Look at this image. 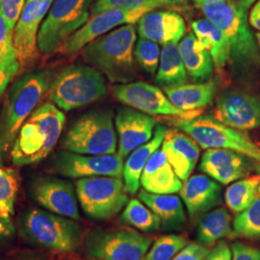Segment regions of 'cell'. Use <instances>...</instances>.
I'll return each mask as SVG.
<instances>
[{"instance_id": "cell-3", "label": "cell", "mask_w": 260, "mask_h": 260, "mask_svg": "<svg viewBox=\"0 0 260 260\" xmlns=\"http://www.w3.org/2000/svg\"><path fill=\"white\" fill-rule=\"evenodd\" d=\"M65 122V115L56 105H41L19 129L11 151L13 164L26 166L47 158L60 138Z\"/></svg>"}, {"instance_id": "cell-45", "label": "cell", "mask_w": 260, "mask_h": 260, "mask_svg": "<svg viewBox=\"0 0 260 260\" xmlns=\"http://www.w3.org/2000/svg\"><path fill=\"white\" fill-rule=\"evenodd\" d=\"M249 22L251 26L260 32V0L254 4L249 16Z\"/></svg>"}, {"instance_id": "cell-42", "label": "cell", "mask_w": 260, "mask_h": 260, "mask_svg": "<svg viewBox=\"0 0 260 260\" xmlns=\"http://www.w3.org/2000/svg\"><path fill=\"white\" fill-rule=\"evenodd\" d=\"M16 226L11 218L0 215V250L9 246L15 239Z\"/></svg>"}, {"instance_id": "cell-2", "label": "cell", "mask_w": 260, "mask_h": 260, "mask_svg": "<svg viewBox=\"0 0 260 260\" xmlns=\"http://www.w3.org/2000/svg\"><path fill=\"white\" fill-rule=\"evenodd\" d=\"M198 7L226 38L232 65L238 70H248L259 64V47L249 27L248 14L233 0L206 1Z\"/></svg>"}, {"instance_id": "cell-5", "label": "cell", "mask_w": 260, "mask_h": 260, "mask_svg": "<svg viewBox=\"0 0 260 260\" xmlns=\"http://www.w3.org/2000/svg\"><path fill=\"white\" fill-rule=\"evenodd\" d=\"M49 89V99L65 111L96 102L107 92L103 74L93 67L81 64L67 67Z\"/></svg>"}, {"instance_id": "cell-48", "label": "cell", "mask_w": 260, "mask_h": 260, "mask_svg": "<svg viewBox=\"0 0 260 260\" xmlns=\"http://www.w3.org/2000/svg\"><path fill=\"white\" fill-rule=\"evenodd\" d=\"M256 0H234V2L236 3V5L240 8V9L248 14V10L250 9L251 5L255 2Z\"/></svg>"}, {"instance_id": "cell-21", "label": "cell", "mask_w": 260, "mask_h": 260, "mask_svg": "<svg viewBox=\"0 0 260 260\" xmlns=\"http://www.w3.org/2000/svg\"><path fill=\"white\" fill-rule=\"evenodd\" d=\"M185 22L173 11H149L138 21L140 38L161 45L177 44L185 35Z\"/></svg>"}, {"instance_id": "cell-50", "label": "cell", "mask_w": 260, "mask_h": 260, "mask_svg": "<svg viewBox=\"0 0 260 260\" xmlns=\"http://www.w3.org/2000/svg\"><path fill=\"white\" fill-rule=\"evenodd\" d=\"M206 1H211V0H194V2H195L196 6H197V7H198V6H200L201 4L205 3Z\"/></svg>"}, {"instance_id": "cell-43", "label": "cell", "mask_w": 260, "mask_h": 260, "mask_svg": "<svg viewBox=\"0 0 260 260\" xmlns=\"http://www.w3.org/2000/svg\"><path fill=\"white\" fill-rule=\"evenodd\" d=\"M232 249L225 242L220 241L210 250L205 260H232Z\"/></svg>"}, {"instance_id": "cell-11", "label": "cell", "mask_w": 260, "mask_h": 260, "mask_svg": "<svg viewBox=\"0 0 260 260\" xmlns=\"http://www.w3.org/2000/svg\"><path fill=\"white\" fill-rule=\"evenodd\" d=\"M94 0H55L40 27L38 47L43 54L59 50L66 40L89 19Z\"/></svg>"}, {"instance_id": "cell-10", "label": "cell", "mask_w": 260, "mask_h": 260, "mask_svg": "<svg viewBox=\"0 0 260 260\" xmlns=\"http://www.w3.org/2000/svg\"><path fill=\"white\" fill-rule=\"evenodd\" d=\"M121 177H91L76 181V195L85 214L104 221L120 213L128 203Z\"/></svg>"}, {"instance_id": "cell-30", "label": "cell", "mask_w": 260, "mask_h": 260, "mask_svg": "<svg viewBox=\"0 0 260 260\" xmlns=\"http://www.w3.org/2000/svg\"><path fill=\"white\" fill-rule=\"evenodd\" d=\"M187 72L177 44H166L161 49L155 83L167 88L185 84Z\"/></svg>"}, {"instance_id": "cell-16", "label": "cell", "mask_w": 260, "mask_h": 260, "mask_svg": "<svg viewBox=\"0 0 260 260\" xmlns=\"http://www.w3.org/2000/svg\"><path fill=\"white\" fill-rule=\"evenodd\" d=\"M216 119L237 130L260 126V96L241 91H229L218 100Z\"/></svg>"}, {"instance_id": "cell-17", "label": "cell", "mask_w": 260, "mask_h": 260, "mask_svg": "<svg viewBox=\"0 0 260 260\" xmlns=\"http://www.w3.org/2000/svg\"><path fill=\"white\" fill-rule=\"evenodd\" d=\"M53 0H27L14 29L13 43L20 66L30 63L38 55V29Z\"/></svg>"}, {"instance_id": "cell-14", "label": "cell", "mask_w": 260, "mask_h": 260, "mask_svg": "<svg viewBox=\"0 0 260 260\" xmlns=\"http://www.w3.org/2000/svg\"><path fill=\"white\" fill-rule=\"evenodd\" d=\"M149 11V8L135 10H108L93 16L83 26L64 42L59 51L66 55H75L96 38L125 24H134Z\"/></svg>"}, {"instance_id": "cell-53", "label": "cell", "mask_w": 260, "mask_h": 260, "mask_svg": "<svg viewBox=\"0 0 260 260\" xmlns=\"http://www.w3.org/2000/svg\"><path fill=\"white\" fill-rule=\"evenodd\" d=\"M0 260H2V259H0Z\"/></svg>"}, {"instance_id": "cell-19", "label": "cell", "mask_w": 260, "mask_h": 260, "mask_svg": "<svg viewBox=\"0 0 260 260\" xmlns=\"http://www.w3.org/2000/svg\"><path fill=\"white\" fill-rule=\"evenodd\" d=\"M246 157L231 149H206L200 170L217 182L228 185L248 175L249 165Z\"/></svg>"}, {"instance_id": "cell-51", "label": "cell", "mask_w": 260, "mask_h": 260, "mask_svg": "<svg viewBox=\"0 0 260 260\" xmlns=\"http://www.w3.org/2000/svg\"><path fill=\"white\" fill-rule=\"evenodd\" d=\"M255 38H256V41H257V44H258V47H259L260 51V33H257Z\"/></svg>"}, {"instance_id": "cell-13", "label": "cell", "mask_w": 260, "mask_h": 260, "mask_svg": "<svg viewBox=\"0 0 260 260\" xmlns=\"http://www.w3.org/2000/svg\"><path fill=\"white\" fill-rule=\"evenodd\" d=\"M51 170L69 178L121 177L123 159L117 153L110 155H87L69 150L57 152L51 164Z\"/></svg>"}, {"instance_id": "cell-27", "label": "cell", "mask_w": 260, "mask_h": 260, "mask_svg": "<svg viewBox=\"0 0 260 260\" xmlns=\"http://www.w3.org/2000/svg\"><path fill=\"white\" fill-rule=\"evenodd\" d=\"M140 201L151 209L161 220L165 231H179L186 223V213L181 200L177 196L159 195L142 189Z\"/></svg>"}, {"instance_id": "cell-24", "label": "cell", "mask_w": 260, "mask_h": 260, "mask_svg": "<svg viewBox=\"0 0 260 260\" xmlns=\"http://www.w3.org/2000/svg\"><path fill=\"white\" fill-rule=\"evenodd\" d=\"M218 87V79L214 78L205 82L167 87L164 88V93L177 108L184 111H199L212 103Z\"/></svg>"}, {"instance_id": "cell-31", "label": "cell", "mask_w": 260, "mask_h": 260, "mask_svg": "<svg viewBox=\"0 0 260 260\" xmlns=\"http://www.w3.org/2000/svg\"><path fill=\"white\" fill-rule=\"evenodd\" d=\"M120 223L146 233H155L161 228V220L157 215L136 199L125 205L120 216Z\"/></svg>"}, {"instance_id": "cell-12", "label": "cell", "mask_w": 260, "mask_h": 260, "mask_svg": "<svg viewBox=\"0 0 260 260\" xmlns=\"http://www.w3.org/2000/svg\"><path fill=\"white\" fill-rule=\"evenodd\" d=\"M112 93L119 102L150 116L191 119L200 115L199 111H184L177 108L170 102L166 93L145 82L119 84L113 87Z\"/></svg>"}, {"instance_id": "cell-32", "label": "cell", "mask_w": 260, "mask_h": 260, "mask_svg": "<svg viewBox=\"0 0 260 260\" xmlns=\"http://www.w3.org/2000/svg\"><path fill=\"white\" fill-rule=\"evenodd\" d=\"M259 186L260 175L243 177L235 181L225 191V205L233 213H240L253 202Z\"/></svg>"}, {"instance_id": "cell-6", "label": "cell", "mask_w": 260, "mask_h": 260, "mask_svg": "<svg viewBox=\"0 0 260 260\" xmlns=\"http://www.w3.org/2000/svg\"><path fill=\"white\" fill-rule=\"evenodd\" d=\"M177 129L191 136L204 149H231L260 163V148L243 133L216 118L210 116H197L191 119H179L172 121Z\"/></svg>"}, {"instance_id": "cell-4", "label": "cell", "mask_w": 260, "mask_h": 260, "mask_svg": "<svg viewBox=\"0 0 260 260\" xmlns=\"http://www.w3.org/2000/svg\"><path fill=\"white\" fill-rule=\"evenodd\" d=\"M20 237L32 246L69 253L80 245L83 229L76 220L42 208H28L18 219Z\"/></svg>"}, {"instance_id": "cell-28", "label": "cell", "mask_w": 260, "mask_h": 260, "mask_svg": "<svg viewBox=\"0 0 260 260\" xmlns=\"http://www.w3.org/2000/svg\"><path fill=\"white\" fill-rule=\"evenodd\" d=\"M192 29L199 42L210 53L215 68L218 71H222L230 62V48L221 29L207 19L194 21Z\"/></svg>"}, {"instance_id": "cell-37", "label": "cell", "mask_w": 260, "mask_h": 260, "mask_svg": "<svg viewBox=\"0 0 260 260\" xmlns=\"http://www.w3.org/2000/svg\"><path fill=\"white\" fill-rule=\"evenodd\" d=\"M161 51L157 43L148 39L140 38L134 49V56L140 68L149 75L155 74L159 62Z\"/></svg>"}, {"instance_id": "cell-41", "label": "cell", "mask_w": 260, "mask_h": 260, "mask_svg": "<svg viewBox=\"0 0 260 260\" xmlns=\"http://www.w3.org/2000/svg\"><path fill=\"white\" fill-rule=\"evenodd\" d=\"M231 249L233 252L232 260H260L259 248L235 242Z\"/></svg>"}, {"instance_id": "cell-25", "label": "cell", "mask_w": 260, "mask_h": 260, "mask_svg": "<svg viewBox=\"0 0 260 260\" xmlns=\"http://www.w3.org/2000/svg\"><path fill=\"white\" fill-rule=\"evenodd\" d=\"M167 130L163 125H157L152 138L148 143L134 149L123 164L122 177L124 188L130 195H135L139 191L142 173L150 156L162 145Z\"/></svg>"}, {"instance_id": "cell-33", "label": "cell", "mask_w": 260, "mask_h": 260, "mask_svg": "<svg viewBox=\"0 0 260 260\" xmlns=\"http://www.w3.org/2000/svg\"><path fill=\"white\" fill-rule=\"evenodd\" d=\"M234 236L255 239L260 237V186L253 202L237 214L233 223Z\"/></svg>"}, {"instance_id": "cell-35", "label": "cell", "mask_w": 260, "mask_h": 260, "mask_svg": "<svg viewBox=\"0 0 260 260\" xmlns=\"http://www.w3.org/2000/svg\"><path fill=\"white\" fill-rule=\"evenodd\" d=\"M19 177L16 170L0 166V215L11 218L19 194Z\"/></svg>"}, {"instance_id": "cell-18", "label": "cell", "mask_w": 260, "mask_h": 260, "mask_svg": "<svg viewBox=\"0 0 260 260\" xmlns=\"http://www.w3.org/2000/svg\"><path fill=\"white\" fill-rule=\"evenodd\" d=\"M115 122L119 135L118 154L122 159L148 143L152 138L156 126L154 118L134 108H121L117 113Z\"/></svg>"}, {"instance_id": "cell-36", "label": "cell", "mask_w": 260, "mask_h": 260, "mask_svg": "<svg viewBox=\"0 0 260 260\" xmlns=\"http://www.w3.org/2000/svg\"><path fill=\"white\" fill-rule=\"evenodd\" d=\"M187 245L188 240L182 235H163L154 242L144 260H171Z\"/></svg>"}, {"instance_id": "cell-40", "label": "cell", "mask_w": 260, "mask_h": 260, "mask_svg": "<svg viewBox=\"0 0 260 260\" xmlns=\"http://www.w3.org/2000/svg\"><path fill=\"white\" fill-rule=\"evenodd\" d=\"M209 251L206 245L194 242L188 244L171 260H205Z\"/></svg>"}, {"instance_id": "cell-8", "label": "cell", "mask_w": 260, "mask_h": 260, "mask_svg": "<svg viewBox=\"0 0 260 260\" xmlns=\"http://www.w3.org/2000/svg\"><path fill=\"white\" fill-rule=\"evenodd\" d=\"M117 135L109 111H94L79 118L67 132L66 150L87 155H110L117 151Z\"/></svg>"}, {"instance_id": "cell-39", "label": "cell", "mask_w": 260, "mask_h": 260, "mask_svg": "<svg viewBox=\"0 0 260 260\" xmlns=\"http://www.w3.org/2000/svg\"><path fill=\"white\" fill-rule=\"evenodd\" d=\"M24 6L25 0H0V14L15 27Z\"/></svg>"}, {"instance_id": "cell-20", "label": "cell", "mask_w": 260, "mask_h": 260, "mask_svg": "<svg viewBox=\"0 0 260 260\" xmlns=\"http://www.w3.org/2000/svg\"><path fill=\"white\" fill-rule=\"evenodd\" d=\"M192 221L222 203V187L204 175L189 177L179 191Z\"/></svg>"}, {"instance_id": "cell-46", "label": "cell", "mask_w": 260, "mask_h": 260, "mask_svg": "<svg viewBox=\"0 0 260 260\" xmlns=\"http://www.w3.org/2000/svg\"><path fill=\"white\" fill-rule=\"evenodd\" d=\"M157 7L169 6V7H179L188 3L189 0H152Z\"/></svg>"}, {"instance_id": "cell-49", "label": "cell", "mask_w": 260, "mask_h": 260, "mask_svg": "<svg viewBox=\"0 0 260 260\" xmlns=\"http://www.w3.org/2000/svg\"><path fill=\"white\" fill-rule=\"evenodd\" d=\"M6 148H7V146L5 145L4 141H3V139H2V138H1V136H0V166H1V163H2L3 152H4V150L6 149Z\"/></svg>"}, {"instance_id": "cell-15", "label": "cell", "mask_w": 260, "mask_h": 260, "mask_svg": "<svg viewBox=\"0 0 260 260\" xmlns=\"http://www.w3.org/2000/svg\"><path fill=\"white\" fill-rule=\"evenodd\" d=\"M34 202L52 213L80 220L77 197L73 184L54 177L36 178L30 188Z\"/></svg>"}, {"instance_id": "cell-29", "label": "cell", "mask_w": 260, "mask_h": 260, "mask_svg": "<svg viewBox=\"0 0 260 260\" xmlns=\"http://www.w3.org/2000/svg\"><path fill=\"white\" fill-rule=\"evenodd\" d=\"M233 219L230 212L219 207L204 214L197 226V240L204 245H210L224 237H234Z\"/></svg>"}, {"instance_id": "cell-26", "label": "cell", "mask_w": 260, "mask_h": 260, "mask_svg": "<svg viewBox=\"0 0 260 260\" xmlns=\"http://www.w3.org/2000/svg\"><path fill=\"white\" fill-rule=\"evenodd\" d=\"M179 51L187 74L194 81H208L214 71V62L210 53L193 33L187 34L180 41Z\"/></svg>"}, {"instance_id": "cell-1", "label": "cell", "mask_w": 260, "mask_h": 260, "mask_svg": "<svg viewBox=\"0 0 260 260\" xmlns=\"http://www.w3.org/2000/svg\"><path fill=\"white\" fill-rule=\"evenodd\" d=\"M135 43L134 25H121L84 47L82 57L112 83H130L137 77L133 48Z\"/></svg>"}, {"instance_id": "cell-9", "label": "cell", "mask_w": 260, "mask_h": 260, "mask_svg": "<svg viewBox=\"0 0 260 260\" xmlns=\"http://www.w3.org/2000/svg\"><path fill=\"white\" fill-rule=\"evenodd\" d=\"M151 239L129 229L99 228L85 237L86 254L93 260H144Z\"/></svg>"}, {"instance_id": "cell-34", "label": "cell", "mask_w": 260, "mask_h": 260, "mask_svg": "<svg viewBox=\"0 0 260 260\" xmlns=\"http://www.w3.org/2000/svg\"><path fill=\"white\" fill-rule=\"evenodd\" d=\"M14 29L0 14V70L12 77L19 73L21 67L13 43Z\"/></svg>"}, {"instance_id": "cell-38", "label": "cell", "mask_w": 260, "mask_h": 260, "mask_svg": "<svg viewBox=\"0 0 260 260\" xmlns=\"http://www.w3.org/2000/svg\"><path fill=\"white\" fill-rule=\"evenodd\" d=\"M158 8L152 0H96L91 8V16L108 10H135Z\"/></svg>"}, {"instance_id": "cell-52", "label": "cell", "mask_w": 260, "mask_h": 260, "mask_svg": "<svg viewBox=\"0 0 260 260\" xmlns=\"http://www.w3.org/2000/svg\"><path fill=\"white\" fill-rule=\"evenodd\" d=\"M63 260H72V259H63Z\"/></svg>"}, {"instance_id": "cell-7", "label": "cell", "mask_w": 260, "mask_h": 260, "mask_svg": "<svg viewBox=\"0 0 260 260\" xmlns=\"http://www.w3.org/2000/svg\"><path fill=\"white\" fill-rule=\"evenodd\" d=\"M51 75L36 72L23 75L13 85L0 120V136L8 147L17 138L28 116L50 88Z\"/></svg>"}, {"instance_id": "cell-22", "label": "cell", "mask_w": 260, "mask_h": 260, "mask_svg": "<svg viewBox=\"0 0 260 260\" xmlns=\"http://www.w3.org/2000/svg\"><path fill=\"white\" fill-rule=\"evenodd\" d=\"M168 161L172 165L177 177L186 181L194 171L201 154L199 144L186 133L176 129L167 130L162 143Z\"/></svg>"}, {"instance_id": "cell-47", "label": "cell", "mask_w": 260, "mask_h": 260, "mask_svg": "<svg viewBox=\"0 0 260 260\" xmlns=\"http://www.w3.org/2000/svg\"><path fill=\"white\" fill-rule=\"evenodd\" d=\"M12 78L13 77L11 75L0 70V96L4 93L5 89L7 88V85L9 84Z\"/></svg>"}, {"instance_id": "cell-23", "label": "cell", "mask_w": 260, "mask_h": 260, "mask_svg": "<svg viewBox=\"0 0 260 260\" xmlns=\"http://www.w3.org/2000/svg\"><path fill=\"white\" fill-rule=\"evenodd\" d=\"M141 185L152 194L172 195L182 188V180L177 177L164 151L156 150L149 159L141 176Z\"/></svg>"}, {"instance_id": "cell-44", "label": "cell", "mask_w": 260, "mask_h": 260, "mask_svg": "<svg viewBox=\"0 0 260 260\" xmlns=\"http://www.w3.org/2000/svg\"><path fill=\"white\" fill-rule=\"evenodd\" d=\"M10 260H49V256L42 252L26 250L19 251Z\"/></svg>"}]
</instances>
